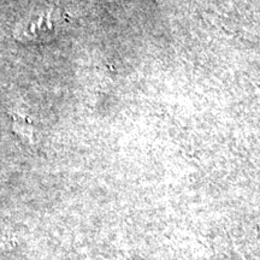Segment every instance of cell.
<instances>
[{"instance_id":"6da1fadb","label":"cell","mask_w":260,"mask_h":260,"mask_svg":"<svg viewBox=\"0 0 260 260\" xmlns=\"http://www.w3.org/2000/svg\"><path fill=\"white\" fill-rule=\"evenodd\" d=\"M14 122V130L19 138L27 140V141H31L32 139V129L29 123H25V121L22 117L15 116Z\"/></svg>"}]
</instances>
